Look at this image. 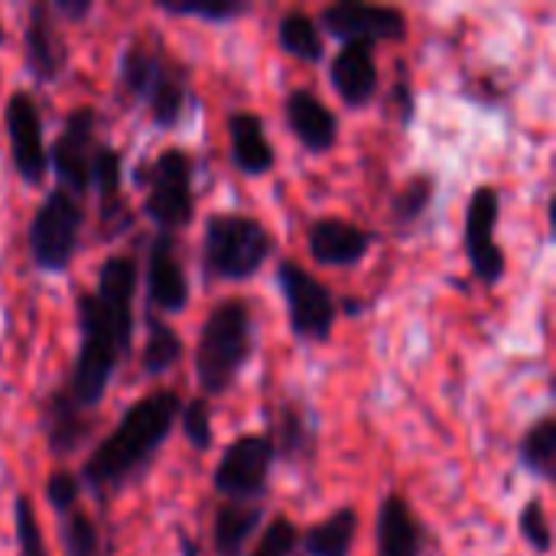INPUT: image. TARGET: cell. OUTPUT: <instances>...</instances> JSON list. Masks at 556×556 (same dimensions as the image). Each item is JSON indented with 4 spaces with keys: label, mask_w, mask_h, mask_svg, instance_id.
Returning <instances> with one entry per match:
<instances>
[{
    "label": "cell",
    "mask_w": 556,
    "mask_h": 556,
    "mask_svg": "<svg viewBox=\"0 0 556 556\" xmlns=\"http://www.w3.org/2000/svg\"><path fill=\"white\" fill-rule=\"evenodd\" d=\"M134 296H137V261L108 257L98 270V287L78 293V355L72 368L68 397L91 410L104 401L108 384L130 352L134 342Z\"/></svg>",
    "instance_id": "obj_1"
},
{
    "label": "cell",
    "mask_w": 556,
    "mask_h": 556,
    "mask_svg": "<svg viewBox=\"0 0 556 556\" xmlns=\"http://www.w3.org/2000/svg\"><path fill=\"white\" fill-rule=\"evenodd\" d=\"M182 401L176 391L160 388L137 404H130L121 424L94 446V453L81 466V479L94 492H111L127 485L166 443L179 420Z\"/></svg>",
    "instance_id": "obj_2"
},
{
    "label": "cell",
    "mask_w": 556,
    "mask_h": 556,
    "mask_svg": "<svg viewBox=\"0 0 556 556\" xmlns=\"http://www.w3.org/2000/svg\"><path fill=\"white\" fill-rule=\"evenodd\" d=\"M117 85L124 94L147 104L156 127L169 130L189 108V68L169 55L156 36H137L117 62Z\"/></svg>",
    "instance_id": "obj_3"
},
{
    "label": "cell",
    "mask_w": 556,
    "mask_h": 556,
    "mask_svg": "<svg viewBox=\"0 0 556 556\" xmlns=\"http://www.w3.org/2000/svg\"><path fill=\"white\" fill-rule=\"evenodd\" d=\"M254 355V313L248 300H222L212 306L195 342V381L208 397L231 391Z\"/></svg>",
    "instance_id": "obj_4"
},
{
    "label": "cell",
    "mask_w": 556,
    "mask_h": 556,
    "mask_svg": "<svg viewBox=\"0 0 556 556\" xmlns=\"http://www.w3.org/2000/svg\"><path fill=\"white\" fill-rule=\"evenodd\" d=\"M274 254V235L251 215L215 212L205 222L202 257L212 277L218 280H251Z\"/></svg>",
    "instance_id": "obj_5"
},
{
    "label": "cell",
    "mask_w": 556,
    "mask_h": 556,
    "mask_svg": "<svg viewBox=\"0 0 556 556\" xmlns=\"http://www.w3.org/2000/svg\"><path fill=\"white\" fill-rule=\"evenodd\" d=\"M137 186L147 189L143 212L160 228V235H176L195 218V192H192V160L186 150L169 147L156 153L150 163L137 166Z\"/></svg>",
    "instance_id": "obj_6"
},
{
    "label": "cell",
    "mask_w": 556,
    "mask_h": 556,
    "mask_svg": "<svg viewBox=\"0 0 556 556\" xmlns=\"http://www.w3.org/2000/svg\"><path fill=\"white\" fill-rule=\"evenodd\" d=\"M85 225V208L81 202L65 192L52 189L42 205L36 208L29 222V257L42 274H65L75 251H78V235Z\"/></svg>",
    "instance_id": "obj_7"
},
{
    "label": "cell",
    "mask_w": 556,
    "mask_h": 556,
    "mask_svg": "<svg viewBox=\"0 0 556 556\" xmlns=\"http://www.w3.org/2000/svg\"><path fill=\"white\" fill-rule=\"evenodd\" d=\"M277 287L287 303V323L290 332L303 342H326L336 329V296L332 290L316 280L306 267L296 261H280L277 267Z\"/></svg>",
    "instance_id": "obj_8"
},
{
    "label": "cell",
    "mask_w": 556,
    "mask_h": 556,
    "mask_svg": "<svg viewBox=\"0 0 556 556\" xmlns=\"http://www.w3.org/2000/svg\"><path fill=\"white\" fill-rule=\"evenodd\" d=\"M274 443L270 437L261 433H248L238 437L218 459L215 472H212V485L218 495H225L228 502H251L257 495H264L267 482H270V469H274Z\"/></svg>",
    "instance_id": "obj_9"
},
{
    "label": "cell",
    "mask_w": 556,
    "mask_h": 556,
    "mask_svg": "<svg viewBox=\"0 0 556 556\" xmlns=\"http://www.w3.org/2000/svg\"><path fill=\"white\" fill-rule=\"evenodd\" d=\"M94 127H98L94 108L78 104V108L68 111L55 143L46 150L49 166L55 169L59 189L72 192L75 199L88 195V189H91V160H94V150H98Z\"/></svg>",
    "instance_id": "obj_10"
},
{
    "label": "cell",
    "mask_w": 556,
    "mask_h": 556,
    "mask_svg": "<svg viewBox=\"0 0 556 556\" xmlns=\"http://www.w3.org/2000/svg\"><path fill=\"white\" fill-rule=\"evenodd\" d=\"M502 215V195L495 186H479L469 195L466 205V254L472 264V274L485 283L495 287L508 274L505 251L495 244V225Z\"/></svg>",
    "instance_id": "obj_11"
},
{
    "label": "cell",
    "mask_w": 556,
    "mask_h": 556,
    "mask_svg": "<svg viewBox=\"0 0 556 556\" xmlns=\"http://www.w3.org/2000/svg\"><path fill=\"white\" fill-rule=\"evenodd\" d=\"M319 23L329 36L342 42H401L407 36V16L397 7H375L358 0L329 3L319 13Z\"/></svg>",
    "instance_id": "obj_12"
},
{
    "label": "cell",
    "mask_w": 556,
    "mask_h": 556,
    "mask_svg": "<svg viewBox=\"0 0 556 556\" xmlns=\"http://www.w3.org/2000/svg\"><path fill=\"white\" fill-rule=\"evenodd\" d=\"M3 127H7V143L16 176L29 186H39L49 169V156L42 140V117L29 91H13L7 98Z\"/></svg>",
    "instance_id": "obj_13"
},
{
    "label": "cell",
    "mask_w": 556,
    "mask_h": 556,
    "mask_svg": "<svg viewBox=\"0 0 556 556\" xmlns=\"http://www.w3.org/2000/svg\"><path fill=\"white\" fill-rule=\"evenodd\" d=\"M189 277L176 254V235H156L147 257V296L160 313H182L189 306ZM156 313V316H160Z\"/></svg>",
    "instance_id": "obj_14"
},
{
    "label": "cell",
    "mask_w": 556,
    "mask_h": 556,
    "mask_svg": "<svg viewBox=\"0 0 556 556\" xmlns=\"http://www.w3.org/2000/svg\"><path fill=\"white\" fill-rule=\"evenodd\" d=\"M283 117H287V130L309 153H329L336 147V140H339V117L309 88H293L287 94Z\"/></svg>",
    "instance_id": "obj_15"
},
{
    "label": "cell",
    "mask_w": 556,
    "mask_h": 556,
    "mask_svg": "<svg viewBox=\"0 0 556 556\" xmlns=\"http://www.w3.org/2000/svg\"><path fill=\"white\" fill-rule=\"evenodd\" d=\"M309 257L326 267H355L375 244V235L345 218H316L306 235Z\"/></svg>",
    "instance_id": "obj_16"
},
{
    "label": "cell",
    "mask_w": 556,
    "mask_h": 556,
    "mask_svg": "<svg viewBox=\"0 0 556 556\" xmlns=\"http://www.w3.org/2000/svg\"><path fill=\"white\" fill-rule=\"evenodd\" d=\"M329 78L342 104L362 111L375 101L378 94V62H375V46L368 42H342L329 65Z\"/></svg>",
    "instance_id": "obj_17"
},
{
    "label": "cell",
    "mask_w": 556,
    "mask_h": 556,
    "mask_svg": "<svg viewBox=\"0 0 556 556\" xmlns=\"http://www.w3.org/2000/svg\"><path fill=\"white\" fill-rule=\"evenodd\" d=\"M23 52H26V68H29V75L36 81L52 85L62 75V68L68 62V52H65L62 33L52 23L49 3H33L29 7L26 29H23Z\"/></svg>",
    "instance_id": "obj_18"
},
{
    "label": "cell",
    "mask_w": 556,
    "mask_h": 556,
    "mask_svg": "<svg viewBox=\"0 0 556 556\" xmlns=\"http://www.w3.org/2000/svg\"><path fill=\"white\" fill-rule=\"evenodd\" d=\"M375 556H424V528L401 492L384 495L375 521Z\"/></svg>",
    "instance_id": "obj_19"
},
{
    "label": "cell",
    "mask_w": 556,
    "mask_h": 556,
    "mask_svg": "<svg viewBox=\"0 0 556 556\" xmlns=\"http://www.w3.org/2000/svg\"><path fill=\"white\" fill-rule=\"evenodd\" d=\"M228 140H231V163L244 176H264L274 169V143L264 134V121L254 111H235L228 117Z\"/></svg>",
    "instance_id": "obj_20"
},
{
    "label": "cell",
    "mask_w": 556,
    "mask_h": 556,
    "mask_svg": "<svg viewBox=\"0 0 556 556\" xmlns=\"http://www.w3.org/2000/svg\"><path fill=\"white\" fill-rule=\"evenodd\" d=\"M264 511L244 502H225L212 518V551L218 556H241L254 531L261 528Z\"/></svg>",
    "instance_id": "obj_21"
},
{
    "label": "cell",
    "mask_w": 556,
    "mask_h": 556,
    "mask_svg": "<svg viewBox=\"0 0 556 556\" xmlns=\"http://www.w3.org/2000/svg\"><path fill=\"white\" fill-rule=\"evenodd\" d=\"M85 410L65 394V391H55L46 404V437H49V450L55 456H68L75 453L88 433H91V420L81 417Z\"/></svg>",
    "instance_id": "obj_22"
},
{
    "label": "cell",
    "mask_w": 556,
    "mask_h": 556,
    "mask_svg": "<svg viewBox=\"0 0 556 556\" xmlns=\"http://www.w3.org/2000/svg\"><path fill=\"white\" fill-rule=\"evenodd\" d=\"M274 453L283 456V459H303V456H313L316 453V420L313 414L290 401L277 410L274 417Z\"/></svg>",
    "instance_id": "obj_23"
},
{
    "label": "cell",
    "mask_w": 556,
    "mask_h": 556,
    "mask_svg": "<svg viewBox=\"0 0 556 556\" xmlns=\"http://www.w3.org/2000/svg\"><path fill=\"white\" fill-rule=\"evenodd\" d=\"M358 538V511L339 508L319 525H313L303 538V551L309 556H349Z\"/></svg>",
    "instance_id": "obj_24"
},
{
    "label": "cell",
    "mask_w": 556,
    "mask_h": 556,
    "mask_svg": "<svg viewBox=\"0 0 556 556\" xmlns=\"http://www.w3.org/2000/svg\"><path fill=\"white\" fill-rule=\"evenodd\" d=\"M91 189L98 192L101 202V218L114 222V231L121 225H127L124 215V199H121V153L98 143L94 160H91Z\"/></svg>",
    "instance_id": "obj_25"
},
{
    "label": "cell",
    "mask_w": 556,
    "mask_h": 556,
    "mask_svg": "<svg viewBox=\"0 0 556 556\" xmlns=\"http://www.w3.org/2000/svg\"><path fill=\"white\" fill-rule=\"evenodd\" d=\"M182 339L179 332L160 319L156 313H147V339H143V349H140V365H143V375H166L169 368H176V362L182 358Z\"/></svg>",
    "instance_id": "obj_26"
},
{
    "label": "cell",
    "mask_w": 556,
    "mask_h": 556,
    "mask_svg": "<svg viewBox=\"0 0 556 556\" xmlns=\"http://www.w3.org/2000/svg\"><path fill=\"white\" fill-rule=\"evenodd\" d=\"M277 42L287 55L300 62H323L319 23L306 10H287L277 23Z\"/></svg>",
    "instance_id": "obj_27"
},
{
    "label": "cell",
    "mask_w": 556,
    "mask_h": 556,
    "mask_svg": "<svg viewBox=\"0 0 556 556\" xmlns=\"http://www.w3.org/2000/svg\"><path fill=\"white\" fill-rule=\"evenodd\" d=\"M518 459L521 466L538 476V479H554L556 476V417H541L531 424L518 443Z\"/></svg>",
    "instance_id": "obj_28"
},
{
    "label": "cell",
    "mask_w": 556,
    "mask_h": 556,
    "mask_svg": "<svg viewBox=\"0 0 556 556\" xmlns=\"http://www.w3.org/2000/svg\"><path fill=\"white\" fill-rule=\"evenodd\" d=\"M433 192H437V179L430 173H417L410 176L397 192H394V202H391V215L397 225H414L417 218L427 215L430 202H433Z\"/></svg>",
    "instance_id": "obj_29"
},
{
    "label": "cell",
    "mask_w": 556,
    "mask_h": 556,
    "mask_svg": "<svg viewBox=\"0 0 556 556\" xmlns=\"http://www.w3.org/2000/svg\"><path fill=\"white\" fill-rule=\"evenodd\" d=\"M156 7L169 16H195L205 23H231L251 13L248 0H160Z\"/></svg>",
    "instance_id": "obj_30"
},
{
    "label": "cell",
    "mask_w": 556,
    "mask_h": 556,
    "mask_svg": "<svg viewBox=\"0 0 556 556\" xmlns=\"http://www.w3.org/2000/svg\"><path fill=\"white\" fill-rule=\"evenodd\" d=\"M62 547L65 556H101V534L88 511H65L62 515Z\"/></svg>",
    "instance_id": "obj_31"
},
{
    "label": "cell",
    "mask_w": 556,
    "mask_h": 556,
    "mask_svg": "<svg viewBox=\"0 0 556 556\" xmlns=\"http://www.w3.org/2000/svg\"><path fill=\"white\" fill-rule=\"evenodd\" d=\"M13 531H16V551L20 556H49L42 528L36 521V508L29 502V495H16L13 502Z\"/></svg>",
    "instance_id": "obj_32"
},
{
    "label": "cell",
    "mask_w": 556,
    "mask_h": 556,
    "mask_svg": "<svg viewBox=\"0 0 556 556\" xmlns=\"http://www.w3.org/2000/svg\"><path fill=\"white\" fill-rule=\"evenodd\" d=\"M179 424H182V437L192 450L199 453H208L212 450V410H208V401L205 397H192L189 404H182L179 410Z\"/></svg>",
    "instance_id": "obj_33"
},
{
    "label": "cell",
    "mask_w": 556,
    "mask_h": 556,
    "mask_svg": "<svg viewBox=\"0 0 556 556\" xmlns=\"http://www.w3.org/2000/svg\"><path fill=\"white\" fill-rule=\"evenodd\" d=\"M518 531H521V538L538 554H551V547H554V528H551L547 508H544V502L538 495L531 502H525V508L518 515Z\"/></svg>",
    "instance_id": "obj_34"
},
{
    "label": "cell",
    "mask_w": 556,
    "mask_h": 556,
    "mask_svg": "<svg viewBox=\"0 0 556 556\" xmlns=\"http://www.w3.org/2000/svg\"><path fill=\"white\" fill-rule=\"evenodd\" d=\"M300 547V531L290 518H274L267 525V531L261 534L257 547L251 551V556H293V551Z\"/></svg>",
    "instance_id": "obj_35"
},
{
    "label": "cell",
    "mask_w": 556,
    "mask_h": 556,
    "mask_svg": "<svg viewBox=\"0 0 556 556\" xmlns=\"http://www.w3.org/2000/svg\"><path fill=\"white\" fill-rule=\"evenodd\" d=\"M78 495H81L78 476H72V472H65V469H55V472L49 476V482H46V502L52 505V511H59V518H62L65 511L75 508Z\"/></svg>",
    "instance_id": "obj_36"
},
{
    "label": "cell",
    "mask_w": 556,
    "mask_h": 556,
    "mask_svg": "<svg viewBox=\"0 0 556 556\" xmlns=\"http://www.w3.org/2000/svg\"><path fill=\"white\" fill-rule=\"evenodd\" d=\"M391 101H394V114H397L401 127H410V121H414V114H417V98H414V85H410L407 72L397 75L394 91H391Z\"/></svg>",
    "instance_id": "obj_37"
},
{
    "label": "cell",
    "mask_w": 556,
    "mask_h": 556,
    "mask_svg": "<svg viewBox=\"0 0 556 556\" xmlns=\"http://www.w3.org/2000/svg\"><path fill=\"white\" fill-rule=\"evenodd\" d=\"M49 10L65 16V20H72V23H78V20H85L91 13V0H55Z\"/></svg>",
    "instance_id": "obj_38"
},
{
    "label": "cell",
    "mask_w": 556,
    "mask_h": 556,
    "mask_svg": "<svg viewBox=\"0 0 556 556\" xmlns=\"http://www.w3.org/2000/svg\"><path fill=\"white\" fill-rule=\"evenodd\" d=\"M358 309H362L358 300H345V313H349V316H358Z\"/></svg>",
    "instance_id": "obj_39"
},
{
    "label": "cell",
    "mask_w": 556,
    "mask_h": 556,
    "mask_svg": "<svg viewBox=\"0 0 556 556\" xmlns=\"http://www.w3.org/2000/svg\"><path fill=\"white\" fill-rule=\"evenodd\" d=\"M3 39H7V36H3V26H0V46H3Z\"/></svg>",
    "instance_id": "obj_40"
}]
</instances>
